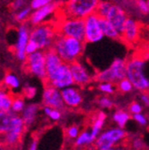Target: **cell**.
Returning a JSON list of instances; mask_svg holds the SVG:
<instances>
[{
	"instance_id": "6da1fadb",
	"label": "cell",
	"mask_w": 149,
	"mask_h": 150,
	"mask_svg": "<svg viewBox=\"0 0 149 150\" xmlns=\"http://www.w3.org/2000/svg\"><path fill=\"white\" fill-rule=\"evenodd\" d=\"M85 43L84 40L58 33L53 47L64 62L71 64L78 61L81 57L85 50Z\"/></svg>"
},
{
	"instance_id": "7a4b0ae2",
	"label": "cell",
	"mask_w": 149,
	"mask_h": 150,
	"mask_svg": "<svg viewBox=\"0 0 149 150\" xmlns=\"http://www.w3.org/2000/svg\"><path fill=\"white\" fill-rule=\"evenodd\" d=\"M127 78L137 90L149 91V79L145 75V61L143 58L133 56L127 60Z\"/></svg>"
},
{
	"instance_id": "3957f363",
	"label": "cell",
	"mask_w": 149,
	"mask_h": 150,
	"mask_svg": "<svg viewBox=\"0 0 149 150\" xmlns=\"http://www.w3.org/2000/svg\"><path fill=\"white\" fill-rule=\"evenodd\" d=\"M58 32L57 30L49 23H41L33 26L30 30V40L35 42L40 50H47L53 47Z\"/></svg>"
},
{
	"instance_id": "277c9868",
	"label": "cell",
	"mask_w": 149,
	"mask_h": 150,
	"mask_svg": "<svg viewBox=\"0 0 149 150\" xmlns=\"http://www.w3.org/2000/svg\"><path fill=\"white\" fill-rule=\"evenodd\" d=\"M100 0H68L64 6L65 17L85 19L95 13Z\"/></svg>"
},
{
	"instance_id": "5b68a950",
	"label": "cell",
	"mask_w": 149,
	"mask_h": 150,
	"mask_svg": "<svg viewBox=\"0 0 149 150\" xmlns=\"http://www.w3.org/2000/svg\"><path fill=\"white\" fill-rule=\"evenodd\" d=\"M57 32L66 37H71L85 41L84 19L65 17L58 26Z\"/></svg>"
},
{
	"instance_id": "8992f818",
	"label": "cell",
	"mask_w": 149,
	"mask_h": 150,
	"mask_svg": "<svg viewBox=\"0 0 149 150\" xmlns=\"http://www.w3.org/2000/svg\"><path fill=\"white\" fill-rule=\"evenodd\" d=\"M27 71L46 82L47 81V69H46V57L45 50H38L35 53L28 54L25 61Z\"/></svg>"
},
{
	"instance_id": "52a82bcc",
	"label": "cell",
	"mask_w": 149,
	"mask_h": 150,
	"mask_svg": "<svg viewBox=\"0 0 149 150\" xmlns=\"http://www.w3.org/2000/svg\"><path fill=\"white\" fill-rule=\"evenodd\" d=\"M125 130L122 128H114L105 131L102 133L95 142V146L97 150H107L114 147L120 142H123L126 137Z\"/></svg>"
},
{
	"instance_id": "ba28073f",
	"label": "cell",
	"mask_w": 149,
	"mask_h": 150,
	"mask_svg": "<svg viewBox=\"0 0 149 150\" xmlns=\"http://www.w3.org/2000/svg\"><path fill=\"white\" fill-rule=\"evenodd\" d=\"M30 25L26 23H21L19 28L17 29L16 41L13 49H14V54L16 59L22 63H25L28 56L26 53V47L30 41Z\"/></svg>"
},
{
	"instance_id": "9c48e42d",
	"label": "cell",
	"mask_w": 149,
	"mask_h": 150,
	"mask_svg": "<svg viewBox=\"0 0 149 150\" xmlns=\"http://www.w3.org/2000/svg\"><path fill=\"white\" fill-rule=\"evenodd\" d=\"M99 16L95 13L84 19L85 21V42L97 43L104 39V33L99 23Z\"/></svg>"
},
{
	"instance_id": "30bf717a",
	"label": "cell",
	"mask_w": 149,
	"mask_h": 150,
	"mask_svg": "<svg viewBox=\"0 0 149 150\" xmlns=\"http://www.w3.org/2000/svg\"><path fill=\"white\" fill-rule=\"evenodd\" d=\"M26 126L25 123L19 115H15L13 122V126L10 129L8 132H6L5 135L2 136V141L5 145L9 146H15L18 142L20 141L24 129Z\"/></svg>"
},
{
	"instance_id": "8fae6325",
	"label": "cell",
	"mask_w": 149,
	"mask_h": 150,
	"mask_svg": "<svg viewBox=\"0 0 149 150\" xmlns=\"http://www.w3.org/2000/svg\"><path fill=\"white\" fill-rule=\"evenodd\" d=\"M42 102L44 105H47L54 109H59L61 111L66 106L62 97L61 89L49 84H46L44 88L42 94Z\"/></svg>"
},
{
	"instance_id": "7c38bea8",
	"label": "cell",
	"mask_w": 149,
	"mask_h": 150,
	"mask_svg": "<svg viewBox=\"0 0 149 150\" xmlns=\"http://www.w3.org/2000/svg\"><path fill=\"white\" fill-rule=\"evenodd\" d=\"M46 57V69H47V81L46 84H49L54 78L59 67L64 63L60 55L54 50V47H50L45 50Z\"/></svg>"
},
{
	"instance_id": "4fadbf2b",
	"label": "cell",
	"mask_w": 149,
	"mask_h": 150,
	"mask_svg": "<svg viewBox=\"0 0 149 150\" xmlns=\"http://www.w3.org/2000/svg\"><path fill=\"white\" fill-rule=\"evenodd\" d=\"M49 85H52L61 90L74 85V80L71 74L70 64L64 62L61 64L54 80L49 83Z\"/></svg>"
},
{
	"instance_id": "5bb4252c",
	"label": "cell",
	"mask_w": 149,
	"mask_h": 150,
	"mask_svg": "<svg viewBox=\"0 0 149 150\" xmlns=\"http://www.w3.org/2000/svg\"><path fill=\"white\" fill-rule=\"evenodd\" d=\"M70 67L75 85L80 87H85L92 81V74L88 70V68L83 65L79 60L71 63Z\"/></svg>"
},
{
	"instance_id": "9a60e30c",
	"label": "cell",
	"mask_w": 149,
	"mask_h": 150,
	"mask_svg": "<svg viewBox=\"0 0 149 150\" xmlns=\"http://www.w3.org/2000/svg\"><path fill=\"white\" fill-rule=\"evenodd\" d=\"M106 19L116 28V30L121 35L125 23L128 19V15H127L125 10L121 6L113 4V6H111L110 10L107 13Z\"/></svg>"
},
{
	"instance_id": "2e32d148",
	"label": "cell",
	"mask_w": 149,
	"mask_h": 150,
	"mask_svg": "<svg viewBox=\"0 0 149 150\" xmlns=\"http://www.w3.org/2000/svg\"><path fill=\"white\" fill-rule=\"evenodd\" d=\"M58 8V4L55 2H52L45 6H42L39 9L32 11V13L29 19V23L32 26H37L41 23H44L45 20L48 18L51 14H53Z\"/></svg>"
},
{
	"instance_id": "e0dca14e",
	"label": "cell",
	"mask_w": 149,
	"mask_h": 150,
	"mask_svg": "<svg viewBox=\"0 0 149 150\" xmlns=\"http://www.w3.org/2000/svg\"><path fill=\"white\" fill-rule=\"evenodd\" d=\"M140 24L133 18L128 17L121 32V40L128 44H134L139 37Z\"/></svg>"
},
{
	"instance_id": "ac0fdd59",
	"label": "cell",
	"mask_w": 149,
	"mask_h": 150,
	"mask_svg": "<svg viewBox=\"0 0 149 150\" xmlns=\"http://www.w3.org/2000/svg\"><path fill=\"white\" fill-rule=\"evenodd\" d=\"M62 97L66 106L75 108L78 107L83 101V97L81 90L75 87L71 86L61 90Z\"/></svg>"
},
{
	"instance_id": "d6986e66",
	"label": "cell",
	"mask_w": 149,
	"mask_h": 150,
	"mask_svg": "<svg viewBox=\"0 0 149 150\" xmlns=\"http://www.w3.org/2000/svg\"><path fill=\"white\" fill-rule=\"evenodd\" d=\"M109 69L114 78V82L116 84L121 80L127 77V60L116 58L111 64Z\"/></svg>"
},
{
	"instance_id": "ffe728a7",
	"label": "cell",
	"mask_w": 149,
	"mask_h": 150,
	"mask_svg": "<svg viewBox=\"0 0 149 150\" xmlns=\"http://www.w3.org/2000/svg\"><path fill=\"white\" fill-rule=\"evenodd\" d=\"M39 110H40L39 105L34 104V103L29 104L25 106V108L22 112L21 116L25 123L26 128L31 126L35 122L37 117H38Z\"/></svg>"
},
{
	"instance_id": "44dd1931",
	"label": "cell",
	"mask_w": 149,
	"mask_h": 150,
	"mask_svg": "<svg viewBox=\"0 0 149 150\" xmlns=\"http://www.w3.org/2000/svg\"><path fill=\"white\" fill-rule=\"evenodd\" d=\"M99 23L105 37L114 40H121V35L106 18H99Z\"/></svg>"
},
{
	"instance_id": "7402d4cb",
	"label": "cell",
	"mask_w": 149,
	"mask_h": 150,
	"mask_svg": "<svg viewBox=\"0 0 149 150\" xmlns=\"http://www.w3.org/2000/svg\"><path fill=\"white\" fill-rule=\"evenodd\" d=\"M15 115L16 114L11 110L0 112V136L1 137L8 132L12 128Z\"/></svg>"
},
{
	"instance_id": "603a6c76",
	"label": "cell",
	"mask_w": 149,
	"mask_h": 150,
	"mask_svg": "<svg viewBox=\"0 0 149 150\" xmlns=\"http://www.w3.org/2000/svg\"><path fill=\"white\" fill-rule=\"evenodd\" d=\"M105 119H106V115L105 114L104 112H99L97 114V115L96 116V118L94 120V123H93V125H92L91 131H90L91 139H92L93 142H94L97 139L100 131H101V129H102V128L104 126Z\"/></svg>"
},
{
	"instance_id": "cb8c5ba5",
	"label": "cell",
	"mask_w": 149,
	"mask_h": 150,
	"mask_svg": "<svg viewBox=\"0 0 149 150\" xmlns=\"http://www.w3.org/2000/svg\"><path fill=\"white\" fill-rule=\"evenodd\" d=\"M13 96L5 88H0V112L10 111Z\"/></svg>"
},
{
	"instance_id": "d4e9b609",
	"label": "cell",
	"mask_w": 149,
	"mask_h": 150,
	"mask_svg": "<svg viewBox=\"0 0 149 150\" xmlns=\"http://www.w3.org/2000/svg\"><path fill=\"white\" fill-rule=\"evenodd\" d=\"M4 84H5L6 88H9L11 90H17L21 87L20 79L18 78L14 73H12V72H8L5 75Z\"/></svg>"
},
{
	"instance_id": "484cf974",
	"label": "cell",
	"mask_w": 149,
	"mask_h": 150,
	"mask_svg": "<svg viewBox=\"0 0 149 150\" xmlns=\"http://www.w3.org/2000/svg\"><path fill=\"white\" fill-rule=\"evenodd\" d=\"M32 8L29 6H24L23 8L16 11L15 14H14V19L17 23H25L27 20H29L31 13H32Z\"/></svg>"
},
{
	"instance_id": "4316f807",
	"label": "cell",
	"mask_w": 149,
	"mask_h": 150,
	"mask_svg": "<svg viewBox=\"0 0 149 150\" xmlns=\"http://www.w3.org/2000/svg\"><path fill=\"white\" fill-rule=\"evenodd\" d=\"M129 118H130L129 115L123 110L116 111L114 114V116H113L114 121L118 124V126L120 128H123L126 125L127 122L129 120Z\"/></svg>"
},
{
	"instance_id": "83f0119b",
	"label": "cell",
	"mask_w": 149,
	"mask_h": 150,
	"mask_svg": "<svg viewBox=\"0 0 149 150\" xmlns=\"http://www.w3.org/2000/svg\"><path fill=\"white\" fill-rule=\"evenodd\" d=\"M25 106H26V104H25L24 98L23 97H21V96L13 97L12 106H11L12 112H13L14 114H17V115L22 114V112L23 111Z\"/></svg>"
},
{
	"instance_id": "f1b7e54d",
	"label": "cell",
	"mask_w": 149,
	"mask_h": 150,
	"mask_svg": "<svg viewBox=\"0 0 149 150\" xmlns=\"http://www.w3.org/2000/svg\"><path fill=\"white\" fill-rule=\"evenodd\" d=\"M113 4L114 3L108 1V0H100L98 3V6H97V8L96 13L101 18H106L107 13H108L111 6H113Z\"/></svg>"
},
{
	"instance_id": "f546056e",
	"label": "cell",
	"mask_w": 149,
	"mask_h": 150,
	"mask_svg": "<svg viewBox=\"0 0 149 150\" xmlns=\"http://www.w3.org/2000/svg\"><path fill=\"white\" fill-rule=\"evenodd\" d=\"M43 112L44 115L49 117L52 121L57 122L62 118V112L59 109H54L47 105H44L43 107Z\"/></svg>"
},
{
	"instance_id": "4dcf8cb0",
	"label": "cell",
	"mask_w": 149,
	"mask_h": 150,
	"mask_svg": "<svg viewBox=\"0 0 149 150\" xmlns=\"http://www.w3.org/2000/svg\"><path fill=\"white\" fill-rule=\"evenodd\" d=\"M116 88L121 93H129L130 91H132V89L134 88V86L131 83V81L126 77L116 83Z\"/></svg>"
},
{
	"instance_id": "1f68e13d",
	"label": "cell",
	"mask_w": 149,
	"mask_h": 150,
	"mask_svg": "<svg viewBox=\"0 0 149 150\" xmlns=\"http://www.w3.org/2000/svg\"><path fill=\"white\" fill-rule=\"evenodd\" d=\"M93 143L92 139H91V133L88 132V131H82V132L78 136L76 141H75V145L77 146H81L87 144H91Z\"/></svg>"
},
{
	"instance_id": "d6a6232c",
	"label": "cell",
	"mask_w": 149,
	"mask_h": 150,
	"mask_svg": "<svg viewBox=\"0 0 149 150\" xmlns=\"http://www.w3.org/2000/svg\"><path fill=\"white\" fill-rule=\"evenodd\" d=\"M115 87L116 86H114V83H112V82H101L98 85L99 90L105 94H108V95L114 93Z\"/></svg>"
},
{
	"instance_id": "836d02e7",
	"label": "cell",
	"mask_w": 149,
	"mask_h": 150,
	"mask_svg": "<svg viewBox=\"0 0 149 150\" xmlns=\"http://www.w3.org/2000/svg\"><path fill=\"white\" fill-rule=\"evenodd\" d=\"M37 94V88L30 84H26L23 88V95L26 98L32 99Z\"/></svg>"
},
{
	"instance_id": "e575fe53",
	"label": "cell",
	"mask_w": 149,
	"mask_h": 150,
	"mask_svg": "<svg viewBox=\"0 0 149 150\" xmlns=\"http://www.w3.org/2000/svg\"><path fill=\"white\" fill-rule=\"evenodd\" d=\"M53 1L54 0H31L30 6L32 8V10H36L52 3Z\"/></svg>"
},
{
	"instance_id": "d590c367",
	"label": "cell",
	"mask_w": 149,
	"mask_h": 150,
	"mask_svg": "<svg viewBox=\"0 0 149 150\" xmlns=\"http://www.w3.org/2000/svg\"><path fill=\"white\" fill-rule=\"evenodd\" d=\"M130 150H145V145L140 139H134L129 144Z\"/></svg>"
},
{
	"instance_id": "8d00e7d4",
	"label": "cell",
	"mask_w": 149,
	"mask_h": 150,
	"mask_svg": "<svg viewBox=\"0 0 149 150\" xmlns=\"http://www.w3.org/2000/svg\"><path fill=\"white\" fill-rule=\"evenodd\" d=\"M98 105L100 107L102 108H107V109H111L114 106V101L111 98H109L108 97H101L98 99Z\"/></svg>"
},
{
	"instance_id": "74e56055",
	"label": "cell",
	"mask_w": 149,
	"mask_h": 150,
	"mask_svg": "<svg viewBox=\"0 0 149 150\" xmlns=\"http://www.w3.org/2000/svg\"><path fill=\"white\" fill-rule=\"evenodd\" d=\"M137 6L142 14L146 15L149 13V7L147 6L146 0H137Z\"/></svg>"
},
{
	"instance_id": "f35d334b",
	"label": "cell",
	"mask_w": 149,
	"mask_h": 150,
	"mask_svg": "<svg viewBox=\"0 0 149 150\" xmlns=\"http://www.w3.org/2000/svg\"><path fill=\"white\" fill-rule=\"evenodd\" d=\"M142 106L140 104H138V102H132L131 104L129 105V112H131L132 115H136V114H140V112H142Z\"/></svg>"
},
{
	"instance_id": "ab89813d",
	"label": "cell",
	"mask_w": 149,
	"mask_h": 150,
	"mask_svg": "<svg viewBox=\"0 0 149 150\" xmlns=\"http://www.w3.org/2000/svg\"><path fill=\"white\" fill-rule=\"evenodd\" d=\"M79 131H80V129L77 126H75V125L70 126L67 129V136L69 138H71V139H75L80 135Z\"/></svg>"
},
{
	"instance_id": "60d3db41",
	"label": "cell",
	"mask_w": 149,
	"mask_h": 150,
	"mask_svg": "<svg viewBox=\"0 0 149 150\" xmlns=\"http://www.w3.org/2000/svg\"><path fill=\"white\" fill-rule=\"evenodd\" d=\"M24 6H26V0H14L11 5V7L13 11H18Z\"/></svg>"
},
{
	"instance_id": "b9f144b4",
	"label": "cell",
	"mask_w": 149,
	"mask_h": 150,
	"mask_svg": "<svg viewBox=\"0 0 149 150\" xmlns=\"http://www.w3.org/2000/svg\"><path fill=\"white\" fill-rule=\"evenodd\" d=\"M38 50H40L39 46L37 45L35 42L30 40L28 45H27V47H26V53H27V54H30L32 53H35L36 51H38Z\"/></svg>"
},
{
	"instance_id": "7bdbcfd3",
	"label": "cell",
	"mask_w": 149,
	"mask_h": 150,
	"mask_svg": "<svg viewBox=\"0 0 149 150\" xmlns=\"http://www.w3.org/2000/svg\"><path fill=\"white\" fill-rule=\"evenodd\" d=\"M133 119H134L138 123H139V124L142 125V126H145V125L147 124V120H146L145 116L142 114V112H140V114L133 115Z\"/></svg>"
},
{
	"instance_id": "ee69618b",
	"label": "cell",
	"mask_w": 149,
	"mask_h": 150,
	"mask_svg": "<svg viewBox=\"0 0 149 150\" xmlns=\"http://www.w3.org/2000/svg\"><path fill=\"white\" fill-rule=\"evenodd\" d=\"M140 100L145 106H149V93L148 92H141Z\"/></svg>"
},
{
	"instance_id": "f6af8a7d",
	"label": "cell",
	"mask_w": 149,
	"mask_h": 150,
	"mask_svg": "<svg viewBox=\"0 0 149 150\" xmlns=\"http://www.w3.org/2000/svg\"><path fill=\"white\" fill-rule=\"evenodd\" d=\"M38 147H39V142H38V140H37V139H34L30 143L29 150H38Z\"/></svg>"
},
{
	"instance_id": "bcb514c9",
	"label": "cell",
	"mask_w": 149,
	"mask_h": 150,
	"mask_svg": "<svg viewBox=\"0 0 149 150\" xmlns=\"http://www.w3.org/2000/svg\"><path fill=\"white\" fill-rule=\"evenodd\" d=\"M107 150H117V147H116V148H114V147H112V148H110V149H107Z\"/></svg>"
},
{
	"instance_id": "7dc6e473",
	"label": "cell",
	"mask_w": 149,
	"mask_h": 150,
	"mask_svg": "<svg viewBox=\"0 0 149 150\" xmlns=\"http://www.w3.org/2000/svg\"><path fill=\"white\" fill-rule=\"evenodd\" d=\"M146 2H147V6H148V7H149V0H146Z\"/></svg>"
},
{
	"instance_id": "c3c4849f",
	"label": "cell",
	"mask_w": 149,
	"mask_h": 150,
	"mask_svg": "<svg viewBox=\"0 0 149 150\" xmlns=\"http://www.w3.org/2000/svg\"><path fill=\"white\" fill-rule=\"evenodd\" d=\"M148 93H149V91H148Z\"/></svg>"
},
{
	"instance_id": "681fc988",
	"label": "cell",
	"mask_w": 149,
	"mask_h": 150,
	"mask_svg": "<svg viewBox=\"0 0 149 150\" xmlns=\"http://www.w3.org/2000/svg\"><path fill=\"white\" fill-rule=\"evenodd\" d=\"M0 144H1V143H0Z\"/></svg>"
}]
</instances>
